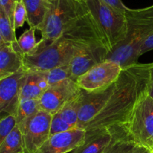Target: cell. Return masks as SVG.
<instances>
[{
    "label": "cell",
    "mask_w": 153,
    "mask_h": 153,
    "mask_svg": "<svg viewBox=\"0 0 153 153\" xmlns=\"http://www.w3.org/2000/svg\"><path fill=\"white\" fill-rule=\"evenodd\" d=\"M148 94L153 98V63L149 64V83H148Z\"/></svg>",
    "instance_id": "obj_32"
},
{
    "label": "cell",
    "mask_w": 153,
    "mask_h": 153,
    "mask_svg": "<svg viewBox=\"0 0 153 153\" xmlns=\"http://www.w3.org/2000/svg\"><path fill=\"white\" fill-rule=\"evenodd\" d=\"M23 67L22 56L13 44L0 42V79L15 74Z\"/></svg>",
    "instance_id": "obj_18"
},
{
    "label": "cell",
    "mask_w": 153,
    "mask_h": 153,
    "mask_svg": "<svg viewBox=\"0 0 153 153\" xmlns=\"http://www.w3.org/2000/svg\"><path fill=\"white\" fill-rule=\"evenodd\" d=\"M153 49V30L152 32L147 36L146 40L143 42V44L142 46L141 49L140 51V55H142L143 54L149 52V51Z\"/></svg>",
    "instance_id": "obj_31"
},
{
    "label": "cell",
    "mask_w": 153,
    "mask_h": 153,
    "mask_svg": "<svg viewBox=\"0 0 153 153\" xmlns=\"http://www.w3.org/2000/svg\"><path fill=\"white\" fill-rule=\"evenodd\" d=\"M114 87L115 83L105 89L94 92L82 90L78 128L83 129L84 127L100 113L110 98Z\"/></svg>",
    "instance_id": "obj_12"
},
{
    "label": "cell",
    "mask_w": 153,
    "mask_h": 153,
    "mask_svg": "<svg viewBox=\"0 0 153 153\" xmlns=\"http://www.w3.org/2000/svg\"><path fill=\"white\" fill-rule=\"evenodd\" d=\"M60 37L78 50L106 48L111 52L105 36L90 12L73 21Z\"/></svg>",
    "instance_id": "obj_6"
},
{
    "label": "cell",
    "mask_w": 153,
    "mask_h": 153,
    "mask_svg": "<svg viewBox=\"0 0 153 153\" xmlns=\"http://www.w3.org/2000/svg\"><path fill=\"white\" fill-rule=\"evenodd\" d=\"M88 12L86 4L79 0H52L44 22L37 29L42 35L39 46L43 48L59 38L73 21Z\"/></svg>",
    "instance_id": "obj_2"
},
{
    "label": "cell",
    "mask_w": 153,
    "mask_h": 153,
    "mask_svg": "<svg viewBox=\"0 0 153 153\" xmlns=\"http://www.w3.org/2000/svg\"><path fill=\"white\" fill-rule=\"evenodd\" d=\"M122 71L120 65L105 60L78 78L76 83L81 89L88 92L101 91L114 84Z\"/></svg>",
    "instance_id": "obj_9"
},
{
    "label": "cell",
    "mask_w": 153,
    "mask_h": 153,
    "mask_svg": "<svg viewBox=\"0 0 153 153\" xmlns=\"http://www.w3.org/2000/svg\"><path fill=\"white\" fill-rule=\"evenodd\" d=\"M52 114L40 110L18 125L22 133L24 153H37L50 137Z\"/></svg>",
    "instance_id": "obj_8"
},
{
    "label": "cell",
    "mask_w": 153,
    "mask_h": 153,
    "mask_svg": "<svg viewBox=\"0 0 153 153\" xmlns=\"http://www.w3.org/2000/svg\"><path fill=\"white\" fill-rule=\"evenodd\" d=\"M40 110L41 109L39 100H21L16 116L17 126Z\"/></svg>",
    "instance_id": "obj_24"
},
{
    "label": "cell",
    "mask_w": 153,
    "mask_h": 153,
    "mask_svg": "<svg viewBox=\"0 0 153 153\" xmlns=\"http://www.w3.org/2000/svg\"><path fill=\"white\" fill-rule=\"evenodd\" d=\"M79 52L80 50L60 37L35 53L23 55L24 67L28 71H50L70 64Z\"/></svg>",
    "instance_id": "obj_5"
},
{
    "label": "cell",
    "mask_w": 153,
    "mask_h": 153,
    "mask_svg": "<svg viewBox=\"0 0 153 153\" xmlns=\"http://www.w3.org/2000/svg\"><path fill=\"white\" fill-rule=\"evenodd\" d=\"M81 100L82 89L77 97L70 100L59 111L52 115L50 135L78 128Z\"/></svg>",
    "instance_id": "obj_15"
},
{
    "label": "cell",
    "mask_w": 153,
    "mask_h": 153,
    "mask_svg": "<svg viewBox=\"0 0 153 153\" xmlns=\"http://www.w3.org/2000/svg\"><path fill=\"white\" fill-rule=\"evenodd\" d=\"M152 152H153V151H152Z\"/></svg>",
    "instance_id": "obj_35"
},
{
    "label": "cell",
    "mask_w": 153,
    "mask_h": 153,
    "mask_svg": "<svg viewBox=\"0 0 153 153\" xmlns=\"http://www.w3.org/2000/svg\"><path fill=\"white\" fill-rule=\"evenodd\" d=\"M27 12V22L30 28L37 29L44 22L51 7L48 0H22Z\"/></svg>",
    "instance_id": "obj_20"
},
{
    "label": "cell",
    "mask_w": 153,
    "mask_h": 153,
    "mask_svg": "<svg viewBox=\"0 0 153 153\" xmlns=\"http://www.w3.org/2000/svg\"><path fill=\"white\" fill-rule=\"evenodd\" d=\"M136 142L153 151V98L145 93L126 123Z\"/></svg>",
    "instance_id": "obj_7"
},
{
    "label": "cell",
    "mask_w": 153,
    "mask_h": 153,
    "mask_svg": "<svg viewBox=\"0 0 153 153\" xmlns=\"http://www.w3.org/2000/svg\"><path fill=\"white\" fill-rule=\"evenodd\" d=\"M80 92L81 88L73 79H67L51 85L39 100L40 109L55 114Z\"/></svg>",
    "instance_id": "obj_10"
},
{
    "label": "cell",
    "mask_w": 153,
    "mask_h": 153,
    "mask_svg": "<svg viewBox=\"0 0 153 153\" xmlns=\"http://www.w3.org/2000/svg\"><path fill=\"white\" fill-rule=\"evenodd\" d=\"M49 87L46 72L28 70V75L21 93V100H40Z\"/></svg>",
    "instance_id": "obj_19"
},
{
    "label": "cell",
    "mask_w": 153,
    "mask_h": 153,
    "mask_svg": "<svg viewBox=\"0 0 153 153\" xmlns=\"http://www.w3.org/2000/svg\"><path fill=\"white\" fill-rule=\"evenodd\" d=\"M46 79L49 86L67 79H73L70 64L57 67L50 71L46 72Z\"/></svg>",
    "instance_id": "obj_25"
},
{
    "label": "cell",
    "mask_w": 153,
    "mask_h": 153,
    "mask_svg": "<svg viewBox=\"0 0 153 153\" xmlns=\"http://www.w3.org/2000/svg\"><path fill=\"white\" fill-rule=\"evenodd\" d=\"M111 140L112 134L109 128L88 131L82 144L73 153H103Z\"/></svg>",
    "instance_id": "obj_17"
},
{
    "label": "cell",
    "mask_w": 153,
    "mask_h": 153,
    "mask_svg": "<svg viewBox=\"0 0 153 153\" xmlns=\"http://www.w3.org/2000/svg\"><path fill=\"white\" fill-rule=\"evenodd\" d=\"M107 128L111 131L112 140L103 153H153L134 140L126 123L116 124Z\"/></svg>",
    "instance_id": "obj_14"
},
{
    "label": "cell",
    "mask_w": 153,
    "mask_h": 153,
    "mask_svg": "<svg viewBox=\"0 0 153 153\" xmlns=\"http://www.w3.org/2000/svg\"><path fill=\"white\" fill-rule=\"evenodd\" d=\"M28 75L23 67L12 76L0 79V113L16 117L21 100L22 87Z\"/></svg>",
    "instance_id": "obj_11"
},
{
    "label": "cell",
    "mask_w": 153,
    "mask_h": 153,
    "mask_svg": "<svg viewBox=\"0 0 153 153\" xmlns=\"http://www.w3.org/2000/svg\"><path fill=\"white\" fill-rule=\"evenodd\" d=\"M102 1L105 3V4H107L108 5L110 6V7H111L114 10H117V11L120 12L122 13H125L126 14V12L128 9V7L123 3L121 0H102Z\"/></svg>",
    "instance_id": "obj_30"
},
{
    "label": "cell",
    "mask_w": 153,
    "mask_h": 153,
    "mask_svg": "<svg viewBox=\"0 0 153 153\" xmlns=\"http://www.w3.org/2000/svg\"><path fill=\"white\" fill-rule=\"evenodd\" d=\"M17 126L16 117L11 114L2 115L0 120V143L11 133Z\"/></svg>",
    "instance_id": "obj_26"
},
{
    "label": "cell",
    "mask_w": 153,
    "mask_h": 153,
    "mask_svg": "<svg viewBox=\"0 0 153 153\" xmlns=\"http://www.w3.org/2000/svg\"><path fill=\"white\" fill-rule=\"evenodd\" d=\"M126 16L140 20L153 21V5L140 9H131L128 7Z\"/></svg>",
    "instance_id": "obj_27"
},
{
    "label": "cell",
    "mask_w": 153,
    "mask_h": 153,
    "mask_svg": "<svg viewBox=\"0 0 153 153\" xmlns=\"http://www.w3.org/2000/svg\"><path fill=\"white\" fill-rule=\"evenodd\" d=\"M79 1H82V2H83V3H86V1H88V0H79Z\"/></svg>",
    "instance_id": "obj_33"
},
{
    "label": "cell",
    "mask_w": 153,
    "mask_h": 153,
    "mask_svg": "<svg viewBox=\"0 0 153 153\" xmlns=\"http://www.w3.org/2000/svg\"><path fill=\"white\" fill-rule=\"evenodd\" d=\"M0 42L12 44L17 43L14 28L1 8H0Z\"/></svg>",
    "instance_id": "obj_23"
},
{
    "label": "cell",
    "mask_w": 153,
    "mask_h": 153,
    "mask_svg": "<svg viewBox=\"0 0 153 153\" xmlns=\"http://www.w3.org/2000/svg\"><path fill=\"white\" fill-rule=\"evenodd\" d=\"M149 64H134L123 69L107 103L83 129L88 131L126 123L140 97L148 91Z\"/></svg>",
    "instance_id": "obj_1"
},
{
    "label": "cell",
    "mask_w": 153,
    "mask_h": 153,
    "mask_svg": "<svg viewBox=\"0 0 153 153\" xmlns=\"http://www.w3.org/2000/svg\"><path fill=\"white\" fill-rule=\"evenodd\" d=\"M86 131L76 128L50 135L37 153H68L82 144Z\"/></svg>",
    "instance_id": "obj_13"
},
{
    "label": "cell",
    "mask_w": 153,
    "mask_h": 153,
    "mask_svg": "<svg viewBox=\"0 0 153 153\" xmlns=\"http://www.w3.org/2000/svg\"><path fill=\"white\" fill-rule=\"evenodd\" d=\"M25 21L27 22L26 9L22 0H19L16 3L13 13V27L15 31L23 26Z\"/></svg>",
    "instance_id": "obj_28"
},
{
    "label": "cell",
    "mask_w": 153,
    "mask_h": 153,
    "mask_svg": "<svg viewBox=\"0 0 153 153\" xmlns=\"http://www.w3.org/2000/svg\"><path fill=\"white\" fill-rule=\"evenodd\" d=\"M18 1L19 0H0V8H1L5 12L13 26V13H14L15 7H16V4Z\"/></svg>",
    "instance_id": "obj_29"
},
{
    "label": "cell",
    "mask_w": 153,
    "mask_h": 153,
    "mask_svg": "<svg viewBox=\"0 0 153 153\" xmlns=\"http://www.w3.org/2000/svg\"><path fill=\"white\" fill-rule=\"evenodd\" d=\"M48 1H52V0H48Z\"/></svg>",
    "instance_id": "obj_34"
},
{
    "label": "cell",
    "mask_w": 153,
    "mask_h": 153,
    "mask_svg": "<svg viewBox=\"0 0 153 153\" xmlns=\"http://www.w3.org/2000/svg\"><path fill=\"white\" fill-rule=\"evenodd\" d=\"M127 19L128 32L126 37L112 49L107 58L120 65L123 69L137 64L143 42L153 30V21L129 17Z\"/></svg>",
    "instance_id": "obj_3"
},
{
    "label": "cell",
    "mask_w": 153,
    "mask_h": 153,
    "mask_svg": "<svg viewBox=\"0 0 153 153\" xmlns=\"http://www.w3.org/2000/svg\"><path fill=\"white\" fill-rule=\"evenodd\" d=\"M36 28H29L24 31L17 39V43H13L15 50L22 56L34 53L37 49V42L35 38Z\"/></svg>",
    "instance_id": "obj_21"
},
{
    "label": "cell",
    "mask_w": 153,
    "mask_h": 153,
    "mask_svg": "<svg viewBox=\"0 0 153 153\" xmlns=\"http://www.w3.org/2000/svg\"><path fill=\"white\" fill-rule=\"evenodd\" d=\"M0 153H24L22 133L18 126L0 143Z\"/></svg>",
    "instance_id": "obj_22"
},
{
    "label": "cell",
    "mask_w": 153,
    "mask_h": 153,
    "mask_svg": "<svg viewBox=\"0 0 153 153\" xmlns=\"http://www.w3.org/2000/svg\"><path fill=\"white\" fill-rule=\"evenodd\" d=\"M86 5L108 43L111 52L124 40L128 32V19L125 13L114 10L102 0H88Z\"/></svg>",
    "instance_id": "obj_4"
},
{
    "label": "cell",
    "mask_w": 153,
    "mask_h": 153,
    "mask_svg": "<svg viewBox=\"0 0 153 153\" xmlns=\"http://www.w3.org/2000/svg\"><path fill=\"white\" fill-rule=\"evenodd\" d=\"M109 54L106 48H98L90 50L80 51L76 54L70 64L73 80L76 81L79 77L85 74L94 66L107 60Z\"/></svg>",
    "instance_id": "obj_16"
}]
</instances>
